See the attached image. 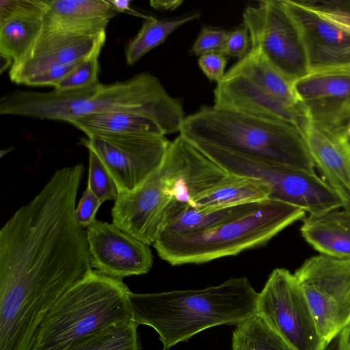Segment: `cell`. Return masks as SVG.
I'll return each instance as SVG.
<instances>
[{"label":"cell","instance_id":"4fadbf2b","mask_svg":"<svg viewBox=\"0 0 350 350\" xmlns=\"http://www.w3.org/2000/svg\"><path fill=\"white\" fill-rule=\"evenodd\" d=\"M159 172L173 200L189 206L230 176L180 135L170 142Z\"/></svg>","mask_w":350,"mask_h":350},{"label":"cell","instance_id":"8fae6325","mask_svg":"<svg viewBox=\"0 0 350 350\" xmlns=\"http://www.w3.org/2000/svg\"><path fill=\"white\" fill-rule=\"evenodd\" d=\"M165 136L94 135L81 144L101 159L118 193L142 185L161 166L170 144Z\"/></svg>","mask_w":350,"mask_h":350},{"label":"cell","instance_id":"7c38bea8","mask_svg":"<svg viewBox=\"0 0 350 350\" xmlns=\"http://www.w3.org/2000/svg\"><path fill=\"white\" fill-rule=\"evenodd\" d=\"M186 206L173 200L158 169L135 189L118 193L111 209L112 224L153 245L167 224Z\"/></svg>","mask_w":350,"mask_h":350},{"label":"cell","instance_id":"ac0fdd59","mask_svg":"<svg viewBox=\"0 0 350 350\" xmlns=\"http://www.w3.org/2000/svg\"><path fill=\"white\" fill-rule=\"evenodd\" d=\"M282 1L301 33L310 71L350 64V35L322 19L297 0Z\"/></svg>","mask_w":350,"mask_h":350},{"label":"cell","instance_id":"4dcf8cb0","mask_svg":"<svg viewBox=\"0 0 350 350\" xmlns=\"http://www.w3.org/2000/svg\"><path fill=\"white\" fill-rule=\"evenodd\" d=\"M227 35L228 31L224 29L204 27L197 36L190 52L200 56L211 53H221Z\"/></svg>","mask_w":350,"mask_h":350},{"label":"cell","instance_id":"83f0119b","mask_svg":"<svg viewBox=\"0 0 350 350\" xmlns=\"http://www.w3.org/2000/svg\"><path fill=\"white\" fill-rule=\"evenodd\" d=\"M232 350H294L255 314L237 325Z\"/></svg>","mask_w":350,"mask_h":350},{"label":"cell","instance_id":"f1b7e54d","mask_svg":"<svg viewBox=\"0 0 350 350\" xmlns=\"http://www.w3.org/2000/svg\"><path fill=\"white\" fill-rule=\"evenodd\" d=\"M89 151V173L88 188L103 203L116 200L118 190L115 181L99 157Z\"/></svg>","mask_w":350,"mask_h":350},{"label":"cell","instance_id":"6da1fadb","mask_svg":"<svg viewBox=\"0 0 350 350\" xmlns=\"http://www.w3.org/2000/svg\"><path fill=\"white\" fill-rule=\"evenodd\" d=\"M84 167L55 172L0 230V304L38 318L92 270L86 232L75 219Z\"/></svg>","mask_w":350,"mask_h":350},{"label":"cell","instance_id":"e575fe53","mask_svg":"<svg viewBox=\"0 0 350 350\" xmlns=\"http://www.w3.org/2000/svg\"><path fill=\"white\" fill-rule=\"evenodd\" d=\"M322 19L350 35V14L316 5L310 0H297Z\"/></svg>","mask_w":350,"mask_h":350},{"label":"cell","instance_id":"3957f363","mask_svg":"<svg viewBox=\"0 0 350 350\" xmlns=\"http://www.w3.org/2000/svg\"><path fill=\"white\" fill-rule=\"evenodd\" d=\"M258 297L245 277L199 290L129 294L133 319L150 326L169 350L199 332L238 324L256 314Z\"/></svg>","mask_w":350,"mask_h":350},{"label":"cell","instance_id":"ba28073f","mask_svg":"<svg viewBox=\"0 0 350 350\" xmlns=\"http://www.w3.org/2000/svg\"><path fill=\"white\" fill-rule=\"evenodd\" d=\"M251 48L287 80L293 83L310 72L299 30L282 0H263L247 6L243 14Z\"/></svg>","mask_w":350,"mask_h":350},{"label":"cell","instance_id":"cb8c5ba5","mask_svg":"<svg viewBox=\"0 0 350 350\" xmlns=\"http://www.w3.org/2000/svg\"><path fill=\"white\" fill-rule=\"evenodd\" d=\"M43 14L25 13L0 23V53L11 58L13 64L29 53L42 31Z\"/></svg>","mask_w":350,"mask_h":350},{"label":"cell","instance_id":"484cf974","mask_svg":"<svg viewBox=\"0 0 350 350\" xmlns=\"http://www.w3.org/2000/svg\"><path fill=\"white\" fill-rule=\"evenodd\" d=\"M199 13L178 19L158 20L151 16L145 18L137 34L129 42L125 50L128 65H133L153 48L159 45L178 27L200 17Z\"/></svg>","mask_w":350,"mask_h":350},{"label":"cell","instance_id":"60d3db41","mask_svg":"<svg viewBox=\"0 0 350 350\" xmlns=\"http://www.w3.org/2000/svg\"><path fill=\"white\" fill-rule=\"evenodd\" d=\"M183 1H150V6L154 9L163 10H173L178 8Z\"/></svg>","mask_w":350,"mask_h":350},{"label":"cell","instance_id":"e0dca14e","mask_svg":"<svg viewBox=\"0 0 350 350\" xmlns=\"http://www.w3.org/2000/svg\"><path fill=\"white\" fill-rule=\"evenodd\" d=\"M263 180L270 187V198L303 208L316 215L344 207L340 196L314 171L279 165L269 166Z\"/></svg>","mask_w":350,"mask_h":350},{"label":"cell","instance_id":"836d02e7","mask_svg":"<svg viewBox=\"0 0 350 350\" xmlns=\"http://www.w3.org/2000/svg\"><path fill=\"white\" fill-rule=\"evenodd\" d=\"M101 204L100 200L87 187L75 209V219L79 225L88 228L93 224Z\"/></svg>","mask_w":350,"mask_h":350},{"label":"cell","instance_id":"f35d334b","mask_svg":"<svg viewBox=\"0 0 350 350\" xmlns=\"http://www.w3.org/2000/svg\"><path fill=\"white\" fill-rule=\"evenodd\" d=\"M316 5L350 14V0H310Z\"/></svg>","mask_w":350,"mask_h":350},{"label":"cell","instance_id":"74e56055","mask_svg":"<svg viewBox=\"0 0 350 350\" xmlns=\"http://www.w3.org/2000/svg\"><path fill=\"white\" fill-rule=\"evenodd\" d=\"M350 335V325L345 327L326 346L325 350H347Z\"/></svg>","mask_w":350,"mask_h":350},{"label":"cell","instance_id":"ffe728a7","mask_svg":"<svg viewBox=\"0 0 350 350\" xmlns=\"http://www.w3.org/2000/svg\"><path fill=\"white\" fill-rule=\"evenodd\" d=\"M105 39L104 32L74 41L55 42L36 55L14 64L10 68V79L16 84L24 85L27 79L47 68L81 62L100 54Z\"/></svg>","mask_w":350,"mask_h":350},{"label":"cell","instance_id":"52a82bcc","mask_svg":"<svg viewBox=\"0 0 350 350\" xmlns=\"http://www.w3.org/2000/svg\"><path fill=\"white\" fill-rule=\"evenodd\" d=\"M213 92L219 109L288 123L300 131L309 119L293 83L254 49L228 69Z\"/></svg>","mask_w":350,"mask_h":350},{"label":"cell","instance_id":"7a4b0ae2","mask_svg":"<svg viewBox=\"0 0 350 350\" xmlns=\"http://www.w3.org/2000/svg\"><path fill=\"white\" fill-rule=\"evenodd\" d=\"M132 113L153 118L180 131L185 118L181 103L159 80L142 72L122 81L97 83L72 90H16L0 99V114L42 120H70L90 114Z\"/></svg>","mask_w":350,"mask_h":350},{"label":"cell","instance_id":"5bb4252c","mask_svg":"<svg viewBox=\"0 0 350 350\" xmlns=\"http://www.w3.org/2000/svg\"><path fill=\"white\" fill-rule=\"evenodd\" d=\"M293 88L310 120L324 126H349L350 64L310 70Z\"/></svg>","mask_w":350,"mask_h":350},{"label":"cell","instance_id":"7402d4cb","mask_svg":"<svg viewBox=\"0 0 350 350\" xmlns=\"http://www.w3.org/2000/svg\"><path fill=\"white\" fill-rule=\"evenodd\" d=\"M85 133L116 135L165 136L174 133L167 125L153 118L132 113H96L81 116L68 122Z\"/></svg>","mask_w":350,"mask_h":350},{"label":"cell","instance_id":"8d00e7d4","mask_svg":"<svg viewBox=\"0 0 350 350\" xmlns=\"http://www.w3.org/2000/svg\"><path fill=\"white\" fill-rule=\"evenodd\" d=\"M198 63L206 77L217 83L225 75L227 57L219 53H211L200 55Z\"/></svg>","mask_w":350,"mask_h":350},{"label":"cell","instance_id":"7bdbcfd3","mask_svg":"<svg viewBox=\"0 0 350 350\" xmlns=\"http://www.w3.org/2000/svg\"><path fill=\"white\" fill-rule=\"evenodd\" d=\"M347 350H350V335H349V338L348 349Z\"/></svg>","mask_w":350,"mask_h":350},{"label":"cell","instance_id":"9c48e42d","mask_svg":"<svg viewBox=\"0 0 350 350\" xmlns=\"http://www.w3.org/2000/svg\"><path fill=\"white\" fill-rule=\"evenodd\" d=\"M256 314L294 350H325L308 300L294 273L277 268L258 293Z\"/></svg>","mask_w":350,"mask_h":350},{"label":"cell","instance_id":"d6a6232c","mask_svg":"<svg viewBox=\"0 0 350 350\" xmlns=\"http://www.w3.org/2000/svg\"><path fill=\"white\" fill-rule=\"evenodd\" d=\"M251 44L250 37L247 27L243 25L230 31H228L227 38L221 54L226 57H238L245 56Z\"/></svg>","mask_w":350,"mask_h":350},{"label":"cell","instance_id":"ab89813d","mask_svg":"<svg viewBox=\"0 0 350 350\" xmlns=\"http://www.w3.org/2000/svg\"><path fill=\"white\" fill-rule=\"evenodd\" d=\"M107 1L117 12H124L137 16H142L144 19L148 17L133 10L130 5L131 3L130 0H107Z\"/></svg>","mask_w":350,"mask_h":350},{"label":"cell","instance_id":"4316f807","mask_svg":"<svg viewBox=\"0 0 350 350\" xmlns=\"http://www.w3.org/2000/svg\"><path fill=\"white\" fill-rule=\"evenodd\" d=\"M133 320L119 323L73 343L66 350H142Z\"/></svg>","mask_w":350,"mask_h":350},{"label":"cell","instance_id":"f546056e","mask_svg":"<svg viewBox=\"0 0 350 350\" xmlns=\"http://www.w3.org/2000/svg\"><path fill=\"white\" fill-rule=\"evenodd\" d=\"M99 54L80 62L55 87L57 91H67L88 87L97 83L99 72Z\"/></svg>","mask_w":350,"mask_h":350},{"label":"cell","instance_id":"5b68a950","mask_svg":"<svg viewBox=\"0 0 350 350\" xmlns=\"http://www.w3.org/2000/svg\"><path fill=\"white\" fill-rule=\"evenodd\" d=\"M131 292L122 279L92 269L49 310L31 350H66L86 336L133 320Z\"/></svg>","mask_w":350,"mask_h":350},{"label":"cell","instance_id":"9a60e30c","mask_svg":"<svg viewBox=\"0 0 350 350\" xmlns=\"http://www.w3.org/2000/svg\"><path fill=\"white\" fill-rule=\"evenodd\" d=\"M92 267L116 278L147 273L153 256L149 245L113 224L96 221L86 231Z\"/></svg>","mask_w":350,"mask_h":350},{"label":"cell","instance_id":"d590c367","mask_svg":"<svg viewBox=\"0 0 350 350\" xmlns=\"http://www.w3.org/2000/svg\"><path fill=\"white\" fill-rule=\"evenodd\" d=\"M81 62L47 68L27 79L24 85L29 86L51 85L54 88Z\"/></svg>","mask_w":350,"mask_h":350},{"label":"cell","instance_id":"44dd1931","mask_svg":"<svg viewBox=\"0 0 350 350\" xmlns=\"http://www.w3.org/2000/svg\"><path fill=\"white\" fill-rule=\"evenodd\" d=\"M304 239L321 254L350 260V211L308 215L301 227Z\"/></svg>","mask_w":350,"mask_h":350},{"label":"cell","instance_id":"d4e9b609","mask_svg":"<svg viewBox=\"0 0 350 350\" xmlns=\"http://www.w3.org/2000/svg\"><path fill=\"white\" fill-rule=\"evenodd\" d=\"M261 202L216 209H200L187 205L167 224L159 237L213 228L252 211Z\"/></svg>","mask_w":350,"mask_h":350},{"label":"cell","instance_id":"2e32d148","mask_svg":"<svg viewBox=\"0 0 350 350\" xmlns=\"http://www.w3.org/2000/svg\"><path fill=\"white\" fill-rule=\"evenodd\" d=\"M301 132L310 157L326 183L350 211V127L327 126L310 119Z\"/></svg>","mask_w":350,"mask_h":350},{"label":"cell","instance_id":"1f68e13d","mask_svg":"<svg viewBox=\"0 0 350 350\" xmlns=\"http://www.w3.org/2000/svg\"><path fill=\"white\" fill-rule=\"evenodd\" d=\"M47 7L48 0H1L0 23L21 14L44 13Z\"/></svg>","mask_w":350,"mask_h":350},{"label":"cell","instance_id":"8992f818","mask_svg":"<svg viewBox=\"0 0 350 350\" xmlns=\"http://www.w3.org/2000/svg\"><path fill=\"white\" fill-rule=\"evenodd\" d=\"M305 213L269 198L241 217L207 230L159 237L153 246L172 265L206 262L263 245Z\"/></svg>","mask_w":350,"mask_h":350},{"label":"cell","instance_id":"30bf717a","mask_svg":"<svg viewBox=\"0 0 350 350\" xmlns=\"http://www.w3.org/2000/svg\"><path fill=\"white\" fill-rule=\"evenodd\" d=\"M328 344L350 325V260L323 254L304 261L294 273Z\"/></svg>","mask_w":350,"mask_h":350},{"label":"cell","instance_id":"b9f144b4","mask_svg":"<svg viewBox=\"0 0 350 350\" xmlns=\"http://www.w3.org/2000/svg\"><path fill=\"white\" fill-rule=\"evenodd\" d=\"M1 57V73L3 72L4 70L8 69V68H11L13 64V61L9 57L0 53Z\"/></svg>","mask_w":350,"mask_h":350},{"label":"cell","instance_id":"603a6c76","mask_svg":"<svg viewBox=\"0 0 350 350\" xmlns=\"http://www.w3.org/2000/svg\"><path fill=\"white\" fill-rule=\"evenodd\" d=\"M271 195L269 187L260 179L230 174L227 180L194 199L190 206L222 208L261 202L269 199Z\"/></svg>","mask_w":350,"mask_h":350},{"label":"cell","instance_id":"277c9868","mask_svg":"<svg viewBox=\"0 0 350 350\" xmlns=\"http://www.w3.org/2000/svg\"><path fill=\"white\" fill-rule=\"evenodd\" d=\"M179 135L243 157L314 171L302 133L288 123L204 105L185 116Z\"/></svg>","mask_w":350,"mask_h":350},{"label":"cell","instance_id":"d6986e66","mask_svg":"<svg viewBox=\"0 0 350 350\" xmlns=\"http://www.w3.org/2000/svg\"><path fill=\"white\" fill-rule=\"evenodd\" d=\"M117 14L107 0H48L42 28L96 35Z\"/></svg>","mask_w":350,"mask_h":350}]
</instances>
